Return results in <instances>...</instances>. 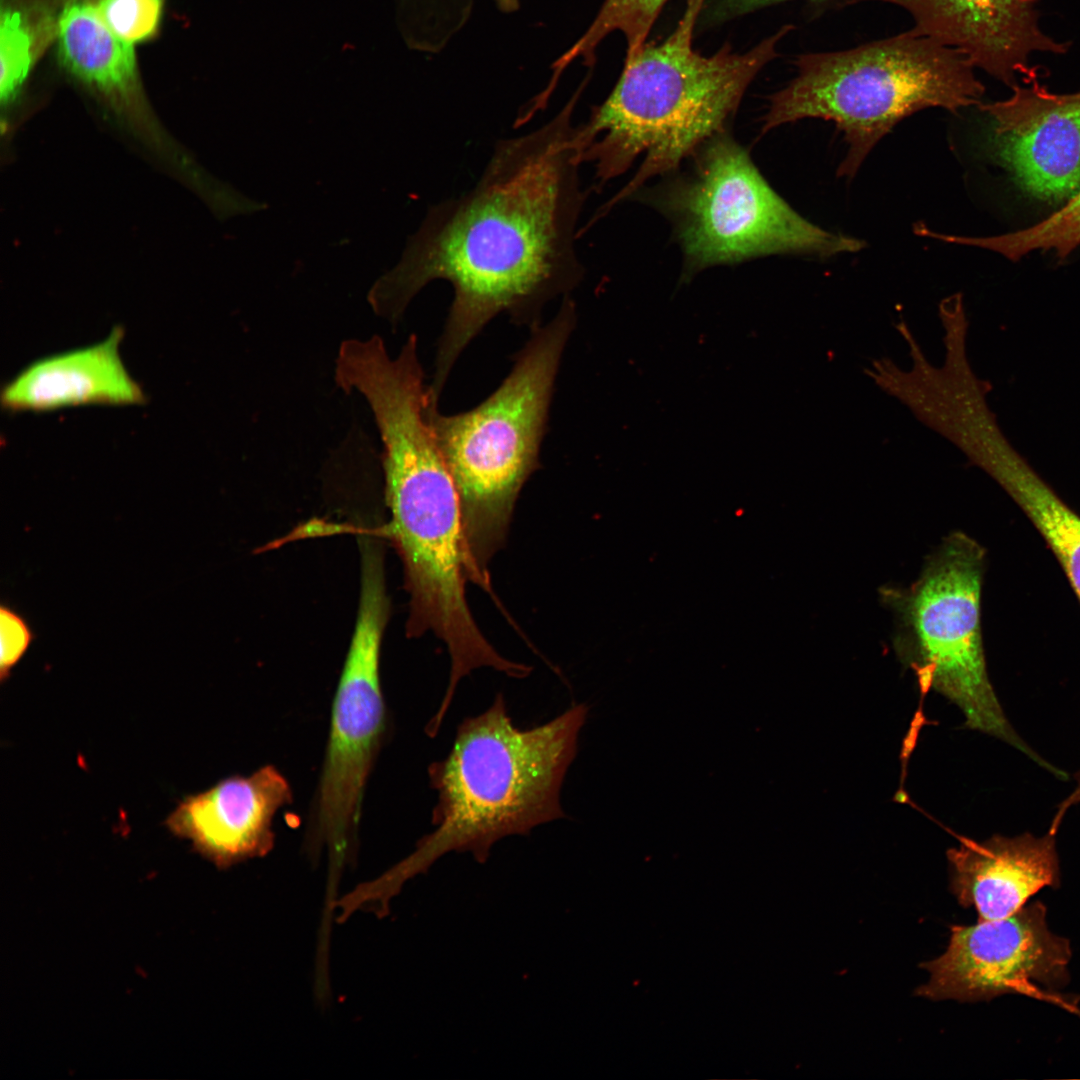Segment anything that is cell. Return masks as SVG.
Returning a JSON list of instances; mask_svg holds the SVG:
<instances>
[{"label":"cell","mask_w":1080,"mask_h":1080,"mask_svg":"<svg viewBox=\"0 0 1080 1080\" xmlns=\"http://www.w3.org/2000/svg\"><path fill=\"white\" fill-rule=\"evenodd\" d=\"M585 88L580 84L540 127L498 140L474 186L430 207L400 260L368 292L374 314L396 325L427 284H451L427 386L437 401L457 359L490 320L506 313L533 329L544 306L583 279L576 239L586 192L572 117Z\"/></svg>","instance_id":"cell-1"},{"label":"cell","mask_w":1080,"mask_h":1080,"mask_svg":"<svg viewBox=\"0 0 1080 1080\" xmlns=\"http://www.w3.org/2000/svg\"><path fill=\"white\" fill-rule=\"evenodd\" d=\"M705 0H686L673 31L625 58L608 96L576 126L581 163H592L599 185L625 173L639 158L634 177L602 207L604 215L655 176L669 173L707 140L724 131L761 70L778 57L791 24L744 52L729 42L703 55L693 47Z\"/></svg>","instance_id":"cell-2"},{"label":"cell","mask_w":1080,"mask_h":1080,"mask_svg":"<svg viewBox=\"0 0 1080 1080\" xmlns=\"http://www.w3.org/2000/svg\"><path fill=\"white\" fill-rule=\"evenodd\" d=\"M587 715L586 704H574L544 724L521 729L499 693L486 711L463 719L448 755L428 768L437 792L435 829L382 882L399 885L451 851L485 862L500 839L565 817L561 788Z\"/></svg>","instance_id":"cell-3"},{"label":"cell","mask_w":1080,"mask_h":1080,"mask_svg":"<svg viewBox=\"0 0 1080 1080\" xmlns=\"http://www.w3.org/2000/svg\"><path fill=\"white\" fill-rule=\"evenodd\" d=\"M390 519L383 528L404 568L409 593L406 632H433L447 647L448 696L473 670L513 675L517 663L500 655L478 628L467 603V582L490 592V580L468 550L459 497L423 407L401 401L375 420Z\"/></svg>","instance_id":"cell-4"},{"label":"cell","mask_w":1080,"mask_h":1080,"mask_svg":"<svg viewBox=\"0 0 1080 1080\" xmlns=\"http://www.w3.org/2000/svg\"><path fill=\"white\" fill-rule=\"evenodd\" d=\"M575 324L576 305L567 295L552 320L531 329L498 389L469 411L444 415L427 394L426 416L459 497L466 544L486 578L518 495L539 466L556 376Z\"/></svg>","instance_id":"cell-5"},{"label":"cell","mask_w":1080,"mask_h":1080,"mask_svg":"<svg viewBox=\"0 0 1080 1080\" xmlns=\"http://www.w3.org/2000/svg\"><path fill=\"white\" fill-rule=\"evenodd\" d=\"M796 74L769 97L762 134L805 118L833 121L851 179L874 146L902 119L929 107L951 112L981 104L983 84L958 50L911 30L856 48L798 55Z\"/></svg>","instance_id":"cell-6"},{"label":"cell","mask_w":1080,"mask_h":1080,"mask_svg":"<svg viewBox=\"0 0 1080 1080\" xmlns=\"http://www.w3.org/2000/svg\"><path fill=\"white\" fill-rule=\"evenodd\" d=\"M986 551L961 531L947 535L907 587L880 589L894 619L893 647L922 693L935 691L955 704L969 729L1018 750L1051 774L1006 717L990 681L981 628Z\"/></svg>","instance_id":"cell-7"},{"label":"cell","mask_w":1080,"mask_h":1080,"mask_svg":"<svg viewBox=\"0 0 1080 1080\" xmlns=\"http://www.w3.org/2000/svg\"><path fill=\"white\" fill-rule=\"evenodd\" d=\"M692 156L690 173L654 197L673 223L687 277L708 267L762 256L830 257L864 247L863 241L831 233L798 214L725 131Z\"/></svg>","instance_id":"cell-8"},{"label":"cell","mask_w":1080,"mask_h":1080,"mask_svg":"<svg viewBox=\"0 0 1080 1080\" xmlns=\"http://www.w3.org/2000/svg\"><path fill=\"white\" fill-rule=\"evenodd\" d=\"M389 615L380 549L361 551L357 620L334 695L311 838L334 868L345 865L357 841L365 787L386 730L380 648Z\"/></svg>","instance_id":"cell-9"},{"label":"cell","mask_w":1080,"mask_h":1080,"mask_svg":"<svg viewBox=\"0 0 1080 1080\" xmlns=\"http://www.w3.org/2000/svg\"><path fill=\"white\" fill-rule=\"evenodd\" d=\"M1071 949L1053 934L1046 908L1036 901L1013 914L951 927L946 951L922 964L928 983L916 994L930 1000H989L1037 982L1057 987L1068 979Z\"/></svg>","instance_id":"cell-10"},{"label":"cell","mask_w":1080,"mask_h":1080,"mask_svg":"<svg viewBox=\"0 0 1080 1080\" xmlns=\"http://www.w3.org/2000/svg\"><path fill=\"white\" fill-rule=\"evenodd\" d=\"M1013 86L1005 100L980 104L991 120V145L1017 184L1049 203L1080 190V92Z\"/></svg>","instance_id":"cell-11"},{"label":"cell","mask_w":1080,"mask_h":1080,"mask_svg":"<svg viewBox=\"0 0 1080 1080\" xmlns=\"http://www.w3.org/2000/svg\"><path fill=\"white\" fill-rule=\"evenodd\" d=\"M877 1L905 9L911 31L962 53L970 63L1008 85L1019 75L1034 77L1030 56L1063 53L1066 46L1038 23L1039 0H842Z\"/></svg>","instance_id":"cell-12"},{"label":"cell","mask_w":1080,"mask_h":1080,"mask_svg":"<svg viewBox=\"0 0 1080 1080\" xmlns=\"http://www.w3.org/2000/svg\"><path fill=\"white\" fill-rule=\"evenodd\" d=\"M292 799L287 778L275 766L265 765L248 776L232 775L185 797L164 824L224 869L273 849V819Z\"/></svg>","instance_id":"cell-13"},{"label":"cell","mask_w":1080,"mask_h":1080,"mask_svg":"<svg viewBox=\"0 0 1080 1080\" xmlns=\"http://www.w3.org/2000/svg\"><path fill=\"white\" fill-rule=\"evenodd\" d=\"M1057 834H995L976 841L959 837L947 852L951 888L964 907H974L978 921L1005 918L1046 886L1060 880Z\"/></svg>","instance_id":"cell-14"},{"label":"cell","mask_w":1080,"mask_h":1080,"mask_svg":"<svg viewBox=\"0 0 1080 1080\" xmlns=\"http://www.w3.org/2000/svg\"><path fill=\"white\" fill-rule=\"evenodd\" d=\"M124 329L92 346L35 361L1 391L9 411H47L86 404L134 405L146 400L120 357Z\"/></svg>","instance_id":"cell-15"},{"label":"cell","mask_w":1080,"mask_h":1080,"mask_svg":"<svg viewBox=\"0 0 1080 1080\" xmlns=\"http://www.w3.org/2000/svg\"><path fill=\"white\" fill-rule=\"evenodd\" d=\"M58 43L64 66L80 80L116 97H127L134 89L133 47L108 27L97 8L68 5L59 18Z\"/></svg>","instance_id":"cell-16"},{"label":"cell","mask_w":1080,"mask_h":1080,"mask_svg":"<svg viewBox=\"0 0 1080 1080\" xmlns=\"http://www.w3.org/2000/svg\"><path fill=\"white\" fill-rule=\"evenodd\" d=\"M988 474L1034 525L1080 601V515L1013 447L999 456Z\"/></svg>","instance_id":"cell-17"},{"label":"cell","mask_w":1080,"mask_h":1080,"mask_svg":"<svg viewBox=\"0 0 1080 1080\" xmlns=\"http://www.w3.org/2000/svg\"><path fill=\"white\" fill-rule=\"evenodd\" d=\"M667 1L604 0L583 34L553 62L546 89L554 92L559 79L575 60L580 59L592 68L599 45L614 32H620L625 38V58L637 53L646 43Z\"/></svg>","instance_id":"cell-18"},{"label":"cell","mask_w":1080,"mask_h":1080,"mask_svg":"<svg viewBox=\"0 0 1080 1080\" xmlns=\"http://www.w3.org/2000/svg\"><path fill=\"white\" fill-rule=\"evenodd\" d=\"M931 237L948 243L989 249L1012 260L1036 249L1054 250L1058 256L1065 257L1080 244V190L1061 209L1023 230L990 237L932 232Z\"/></svg>","instance_id":"cell-19"},{"label":"cell","mask_w":1080,"mask_h":1080,"mask_svg":"<svg viewBox=\"0 0 1080 1080\" xmlns=\"http://www.w3.org/2000/svg\"><path fill=\"white\" fill-rule=\"evenodd\" d=\"M33 58V38L18 11L3 10L0 21V96L9 101L26 78Z\"/></svg>","instance_id":"cell-20"},{"label":"cell","mask_w":1080,"mask_h":1080,"mask_svg":"<svg viewBox=\"0 0 1080 1080\" xmlns=\"http://www.w3.org/2000/svg\"><path fill=\"white\" fill-rule=\"evenodd\" d=\"M161 7L162 0H100L97 10L108 27L132 45L155 32Z\"/></svg>","instance_id":"cell-21"},{"label":"cell","mask_w":1080,"mask_h":1080,"mask_svg":"<svg viewBox=\"0 0 1080 1080\" xmlns=\"http://www.w3.org/2000/svg\"><path fill=\"white\" fill-rule=\"evenodd\" d=\"M35 639L26 620L9 604L0 606V681H6L12 669L24 657Z\"/></svg>","instance_id":"cell-22"},{"label":"cell","mask_w":1080,"mask_h":1080,"mask_svg":"<svg viewBox=\"0 0 1080 1080\" xmlns=\"http://www.w3.org/2000/svg\"><path fill=\"white\" fill-rule=\"evenodd\" d=\"M793 0H705L700 10L696 33L721 27L729 22L783 2ZM822 2L825 0H806Z\"/></svg>","instance_id":"cell-23"},{"label":"cell","mask_w":1080,"mask_h":1080,"mask_svg":"<svg viewBox=\"0 0 1080 1080\" xmlns=\"http://www.w3.org/2000/svg\"><path fill=\"white\" fill-rule=\"evenodd\" d=\"M468 0H396L397 10L409 17L436 20L455 13Z\"/></svg>","instance_id":"cell-24"},{"label":"cell","mask_w":1080,"mask_h":1080,"mask_svg":"<svg viewBox=\"0 0 1080 1080\" xmlns=\"http://www.w3.org/2000/svg\"><path fill=\"white\" fill-rule=\"evenodd\" d=\"M497 8L503 13H513L519 9V0H494Z\"/></svg>","instance_id":"cell-25"}]
</instances>
